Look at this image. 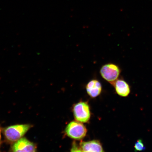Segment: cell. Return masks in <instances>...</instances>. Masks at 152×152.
Returning a JSON list of instances; mask_svg holds the SVG:
<instances>
[{
    "instance_id": "cell-1",
    "label": "cell",
    "mask_w": 152,
    "mask_h": 152,
    "mask_svg": "<svg viewBox=\"0 0 152 152\" xmlns=\"http://www.w3.org/2000/svg\"><path fill=\"white\" fill-rule=\"evenodd\" d=\"M31 126L30 124L12 125L4 129V134L9 141L16 142L22 138Z\"/></svg>"
},
{
    "instance_id": "cell-2",
    "label": "cell",
    "mask_w": 152,
    "mask_h": 152,
    "mask_svg": "<svg viewBox=\"0 0 152 152\" xmlns=\"http://www.w3.org/2000/svg\"><path fill=\"white\" fill-rule=\"evenodd\" d=\"M65 132L68 137L79 140L86 135L87 130L82 123L77 121H73L68 124L65 129Z\"/></svg>"
},
{
    "instance_id": "cell-3",
    "label": "cell",
    "mask_w": 152,
    "mask_h": 152,
    "mask_svg": "<svg viewBox=\"0 0 152 152\" xmlns=\"http://www.w3.org/2000/svg\"><path fill=\"white\" fill-rule=\"evenodd\" d=\"M74 117L77 121L83 123H87L91 117L90 107L87 102H81L74 106Z\"/></svg>"
},
{
    "instance_id": "cell-4",
    "label": "cell",
    "mask_w": 152,
    "mask_h": 152,
    "mask_svg": "<svg viewBox=\"0 0 152 152\" xmlns=\"http://www.w3.org/2000/svg\"><path fill=\"white\" fill-rule=\"evenodd\" d=\"M121 73V69L119 66L112 63L104 64L100 70L102 77L111 84L117 80Z\"/></svg>"
},
{
    "instance_id": "cell-5",
    "label": "cell",
    "mask_w": 152,
    "mask_h": 152,
    "mask_svg": "<svg viewBox=\"0 0 152 152\" xmlns=\"http://www.w3.org/2000/svg\"><path fill=\"white\" fill-rule=\"evenodd\" d=\"M14 152H36L37 145L30 142L26 138H21L15 142L11 147Z\"/></svg>"
},
{
    "instance_id": "cell-6",
    "label": "cell",
    "mask_w": 152,
    "mask_h": 152,
    "mask_svg": "<svg viewBox=\"0 0 152 152\" xmlns=\"http://www.w3.org/2000/svg\"><path fill=\"white\" fill-rule=\"evenodd\" d=\"M79 146L81 151H104L101 144L97 140H92L88 142H81L80 143Z\"/></svg>"
},
{
    "instance_id": "cell-7",
    "label": "cell",
    "mask_w": 152,
    "mask_h": 152,
    "mask_svg": "<svg viewBox=\"0 0 152 152\" xmlns=\"http://www.w3.org/2000/svg\"><path fill=\"white\" fill-rule=\"evenodd\" d=\"M115 87L116 92L119 96L126 97L130 93V88L128 83L122 79H117L112 83Z\"/></svg>"
},
{
    "instance_id": "cell-8",
    "label": "cell",
    "mask_w": 152,
    "mask_h": 152,
    "mask_svg": "<svg viewBox=\"0 0 152 152\" xmlns=\"http://www.w3.org/2000/svg\"><path fill=\"white\" fill-rule=\"evenodd\" d=\"M87 94L91 97L96 98L99 96L102 91V86L100 83L96 80L89 82L86 86Z\"/></svg>"
},
{
    "instance_id": "cell-9",
    "label": "cell",
    "mask_w": 152,
    "mask_h": 152,
    "mask_svg": "<svg viewBox=\"0 0 152 152\" xmlns=\"http://www.w3.org/2000/svg\"><path fill=\"white\" fill-rule=\"evenodd\" d=\"M134 147L135 151H144L146 149L143 142L141 139L137 140L135 143Z\"/></svg>"
},
{
    "instance_id": "cell-10",
    "label": "cell",
    "mask_w": 152,
    "mask_h": 152,
    "mask_svg": "<svg viewBox=\"0 0 152 152\" xmlns=\"http://www.w3.org/2000/svg\"><path fill=\"white\" fill-rule=\"evenodd\" d=\"M71 151L81 152L80 146L78 145L77 143H76L75 142H74L73 145H72Z\"/></svg>"
},
{
    "instance_id": "cell-11",
    "label": "cell",
    "mask_w": 152,
    "mask_h": 152,
    "mask_svg": "<svg viewBox=\"0 0 152 152\" xmlns=\"http://www.w3.org/2000/svg\"><path fill=\"white\" fill-rule=\"evenodd\" d=\"M1 129H0V142H1Z\"/></svg>"
}]
</instances>
